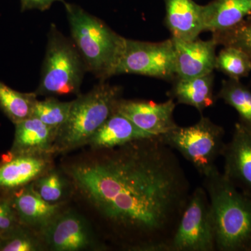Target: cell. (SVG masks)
<instances>
[{
  "label": "cell",
  "mask_w": 251,
  "mask_h": 251,
  "mask_svg": "<svg viewBox=\"0 0 251 251\" xmlns=\"http://www.w3.org/2000/svg\"><path fill=\"white\" fill-rule=\"evenodd\" d=\"M216 251L210 203L203 186L191 193L171 244V251Z\"/></svg>",
  "instance_id": "obj_7"
},
{
  "label": "cell",
  "mask_w": 251,
  "mask_h": 251,
  "mask_svg": "<svg viewBox=\"0 0 251 251\" xmlns=\"http://www.w3.org/2000/svg\"><path fill=\"white\" fill-rule=\"evenodd\" d=\"M210 203L216 251H251V197L214 166L203 176Z\"/></svg>",
  "instance_id": "obj_2"
},
{
  "label": "cell",
  "mask_w": 251,
  "mask_h": 251,
  "mask_svg": "<svg viewBox=\"0 0 251 251\" xmlns=\"http://www.w3.org/2000/svg\"><path fill=\"white\" fill-rule=\"evenodd\" d=\"M3 251H35L39 250L38 243L27 234H19L10 238L1 247Z\"/></svg>",
  "instance_id": "obj_26"
},
{
  "label": "cell",
  "mask_w": 251,
  "mask_h": 251,
  "mask_svg": "<svg viewBox=\"0 0 251 251\" xmlns=\"http://www.w3.org/2000/svg\"><path fill=\"white\" fill-rule=\"evenodd\" d=\"M165 24L172 39L182 41L197 39L204 31L202 6L193 0H164Z\"/></svg>",
  "instance_id": "obj_13"
},
{
  "label": "cell",
  "mask_w": 251,
  "mask_h": 251,
  "mask_svg": "<svg viewBox=\"0 0 251 251\" xmlns=\"http://www.w3.org/2000/svg\"><path fill=\"white\" fill-rule=\"evenodd\" d=\"M172 39L175 48L176 78L203 76L212 74L216 69V48L218 45L212 38L206 41Z\"/></svg>",
  "instance_id": "obj_11"
},
{
  "label": "cell",
  "mask_w": 251,
  "mask_h": 251,
  "mask_svg": "<svg viewBox=\"0 0 251 251\" xmlns=\"http://www.w3.org/2000/svg\"><path fill=\"white\" fill-rule=\"evenodd\" d=\"M119 74H135L165 80L176 78L175 52L173 39L148 42L127 39Z\"/></svg>",
  "instance_id": "obj_8"
},
{
  "label": "cell",
  "mask_w": 251,
  "mask_h": 251,
  "mask_svg": "<svg viewBox=\"0 0 251 251\" xmlns=\"http://www.w3.org/2000/svg\"><path fill=\"white\" fill-rule=\"evenodd\" d=\"M55 1H61L64 4V0H21V11L37 9L44 11L49 9Z\"/></svg>",
  "instance_id": "obj_28"
},
{
  "label": "cell",
  "mask_w": 251,
  "mask_h": 251,
  "mask_svg": "<svg viewBox=\"0 0 251 251\" xmlns=\"http://www.w3.org/2000/svg\"><path fill=\"white\" fill-rule=\"evenodd\" d=\"M153 137L157 136L142 130L128 118L115 111L91 137L88 144L95 150H110Z\"/></svg>",
  "instance_id": "obj_14"
},
{
  "label": "cell",
  "mask_w": 251,
  "mask_h": 251,
  "mask_svg": "<svg viewBox=\"0 0 251 251\" xmlns=\"http://www.w3.org/2000/svg\"><path fill=\"white\" fill-rule=\"evenodd\" d=\"M36 92L22 93L0 81V109L15 125L31 117Z\"/></svg>",
  "instance_id": "obj_21"
},
{
  "label": "cell",
  "mask_w": 251,
  "mask_h": 251,
  "mask_svg": "<svg viewBox=\"0 0 251 251\" xmlns=\"http://www.w3.org/2000/svg\"><path fill=\"white\" fill-rule=\"evenodd\" d=\"M71 36L87 72L100 81L117 75L126 39L78 5L64 2Z\"/></svg>",
  "instance_id": "obj_3"
},
{
  "label": "cell",
  "mask_w": 251,
  "mask_h": 251,
  "mask_svg": "<svg viewBox=\"0 0 251 251\" xmlns=\"http://www.w3.org/2000/svg\"><path fill=\"white\" fill-rule=\"evenodd\" d=\"M225 130L222 126L203 117L189 126H177L174 129L160 135L162 141L181 153L193 165L201 176H205L216 166L222 156L225 145Z\"/></svg>",
  "instance_id": "obj_6"
},
{
  "label": "cell",
  "mask_w": 251,
  "mask_h": 251,
  "mask_svg": "<svg viewBox=\"0 0 251 251\" xmlns=\"http://www.w3.org/2000/svg\"><path fill=\"white\" fill-rule=\"evenodd\" d=\"M216 99L232 107L239 115L238 122L251 133V91L247 86L234 79L224 80Z\"/></svg>",
  "instance_id": "obj_20"
},
{
  "label": "cell",
  "mask_w": 251,
  "mask_h": 251,
  "mask_svg": "<svg viewBox=\"0 0 251 251\" xmlns=\"http://www.w3.org/2000/svg\"><path fill=\"white\" fill-rule=\"evenodd\" d=\"M72 101L63 102L53 97L45 100H36L31 117L39 119L44 124L59 129L69 117Z\"/></svg>",
  "instance_id": "obj_23"
},
{
  "label": "cell",
  "mask_w": 251,
  "mask_h": 251,
  "mask_svg": "<svg viewBox=\"0 0 251 251\" xmlns=\"http://www.w3.org/2000/svg\"><path fill=\"white\" fill-rule=\"evenodd\" d=\"M85 62L72 39L51 25L37 96L77 94L85 73Z\"/></svg>",
  "instance_id": "obj_5"
},
{
  "label": "cell",
  "mask_w": 251,
  "mask_h": 251,
  "mask_svg": "<svg viewBox=\"0 0 251 251\" xmlns=\"http://www.w3.org/2000/svg\"><path fill=\"white\" fill-rule=\"evenodd\" d=\"M214 82L213 73L193 78H176L168 95L177 103L190 105L202 113L203 110L215 103Z\"/></svg>",
  "instance_id": "obj_17"
},
{
  "label": "cell",
  "mask_w": 251,
  "mask_h": 251,
  "mask_svg": "<svg viewBox=\"0 0 251 251\" xmlns=\"http://www.w3.org/2000/svg\"><path fill=\"white\" fill-rule=\"evenodd\" d=\"M43 230L46 244L56 251L83 250L92 242L88 226L75 213L56 216Z\"/></svg>",
  "instance_id": "obj_12"
},
{
  "label": "cell",
  "mask_w": 251,
  "mask_h": 251,
  "mask_svg": "<svg viewBox=\"0 0 251 251\" xmlns=\"http://www.w3.org/2000/svg\"><path fill=\"white\" fill-rule=\"evenodd\" d=\"M48 163L39 155H23L0 166V188L19 187L37 179Z\"/></svg>",
  "instance_id": "obj_19"
},
{
  "label": "cell",
  "mask_w": 251,
  "mask_h": 251,
  "mask_svg": "<svg viewBox=\"0 0 251 251\" xmlns=\"http://www.w3.org/2000/svg\"><path fill=\"white\" fill-rule=\"evenodd\" d=\"M176 103L170 99L162 103L152 100L120 99L115 111L128 118L142 130L160 136L177 126L174 120Z\"/></svg>",
  "instance_id": "obj_9"
},
{
  "label": "cell",
  "mask_w": 251,
  "mask_h": 251,
  "mask_svg": "<svg viewBox=\"0 0 251 251\" xmlns=\"http://www.w3.org/2000/svg\"><path fill=\"white\" fill-rule=\"evenodd\" d=\"M15 222L14 211L6 201L0 200V235L9 233Z\"/></svg>",
  "instance_id": "obj_27"
},
{
  "label": "cell",
  "mask_w": 251,
  "mask_h": 251,
  "mask_svg": "<svg viewBox=\"0 0 251 251\" xmlns=\"http://www.w3.org/2000/svg\"><path fill=\"white\" fill-rule=\"evenodd\" d=\"M211 38L217 45L241 50L251 61V15L233 27L213 32Z\"/></svg>",
  "instance_id": "obj_24"
},
{
  "label": "cell",
  "mask_w": 251,
  "mask_h": 251,
  "mask_svg": "<svg viewBox=\"0 0 251 251\" xmlns=\"http://www.w3.org/2000/svg\"><path fill=\"white\" fill-rule=\"evenodd\" d=\"M57 130L39 119L29 117L16 124L14 148L23 155L52 153Z\"/></svg>",
  "instance_id": "obj_15"
},
{
  "label": "cell",
  "mask_w": 251,
  "mask_h": 251,
  "mask_svg": "<svg viewBox=\"0 0 251 251\" xmlns=\"http://www.w3.org/2000/svg\"><path fill=\"white\" fill-rule=\"evenodd\" d=\"M223 174L242 192L251 197V133L239 122L232 139L226 143Z\"/></svg>",
  "instance_id": "obj_10"
},
{
  "label": "cell",
  "mask_w": 251,
  "mask_h": 251,
  "mask_svg": "<svg viewBox=\"0 0 251 251\" xmlns=\"http://www.w3.org/2000/svg\"><path fill=\"white\" fill-rule=\"evenodd\" d=\"M14 206L21 221L44 228L57 216L59 205L44 201L32 186L23 188L14 198Z\"/></svg>",
  "instance_id": "obj_18"
},
{
  "label": "cell",
  "mask_w": 251,
  "mask_h": 251,
  "mask_svg": "<svg viewBox=\"0 0 251 251\" xmlns=\"http://www.w3.org/2000/svg\"><path fill=\"white\" fill-rule=\"evenodd\" d=\"M216 69L229 78L240 80L251 72V61L245 52L234 47H224L216 56Z\"/></svg>",
  "instance_id": "obj_22"
},
{
  "label": "cell",
  "mask_w": 251,
  "mask_h": 251,
  "mask_svg": "<svg viewBox=\"0 0 251 251\" xmlns=\"http://www.w3.org/2000/svg\"><path fill=\"white\" fill-rule=\"evenodd\" d=\"M204 31L233 27L251 15V0H212L202 6Z\"/></svg>",
  "instance_id": "obj_16"
},
{
  "label": "cell",
  "mask_w": 251,
  "mask_h": 251,
  "mask_svg": "<svg viewBox=\"0 0 251 251\" xmlns=\"http://www.w3.org/2000/svg\"><path fill=\"white\" fill-rule=\"evenodd\" d=\"M69 172L128 249L171 251L191 184L173 149L160 136L104 150Z\"/></svg>",
  "instance_id": "obj_1"
},
{
  "label": "cell",
  "mask_w": 251,
  "mask_h": 251,
  "mask_svg": "<svg viewBox=\"0 0 251 251\" xmlns=\"http://www.w3.org/2000/svg\"><path fill=\"white\" fill-rule=\"evenodd\" d=\"M122 92L121 86L100 81L90 92L73 100L67 121L57 130L52 152L68 151L88 143L115 111Z\"/></svg>",
  "instance_id": "obj_4"
},
{
  "label": "cell",
  "mask_w": 251,
  "mask_h": 251,
  "mask_svg": "<svg viewBox=\"0 0 251 251\" xmlns=\"http://www.w3.org/2000/svg\"><path fill=\"white\" fill-rule=\"evenodd\" d=\"M32 187L44 201L55 203L62 198L64 193V183L57 173L37 178Z\"/></svg>",
  "instance_id": "obj_25"
}]
</instances>
